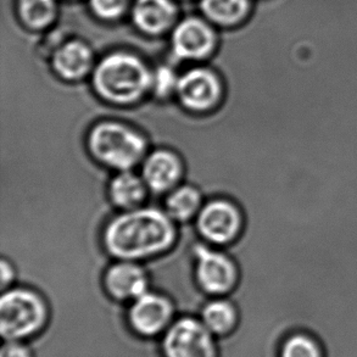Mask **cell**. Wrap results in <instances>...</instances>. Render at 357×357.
I'll return each mask as SVG.
<instances>
[{
	"label": "cell",
	"mask_w": 357,
	"mask_h": 357,
	"mask_svg": "<svg viewBox=\"0 0 357 357\" xmlns=\"http://www.w3.org/2000/svg\"><path fill=\"white\" fill-rule=\"evenodd\" d=\"M182 174L183 164L171 150H155L142 162V177L149 190L155 193H169L178 185Z\"/></svg>",
	"instance_id": "cell-10"
},
{
	"label": "cell",
	"mask_w": 357,
	"mask_h": 357,
	"mask_svg": "<svg viewBox=\"0 0 357 357\" xmlns=\"http://www.w3.org/2000/svg\"><path fill=\"white\" fill-rule=\"evenodd\" d=\"M195 278L208 294L223 295L234 288L238 270L229 256L200 245L195 249Z\"/></svg>",
	"instance_id": "cell-7"
},
{
	"label": "cell",
	"mask_w": 357,
	"mask_h": 357,
	"mask_svg": "<svg viewBox=\"0 0 357 357\" xmlns=\"http://www.w3.org/2000/svg\"><path fill=\"white\" fill-rule=\"evenodd\" d=\"M177 8L172 0H135L132 20L140 32L161 34L174 26Z\"/></svg>",
	"instance_id": "cell-14"
},
{
	"label": "cell",
	"mask_w": 357,
	"mask_h": 357,
	"mask_svg": "<svg viewBox=\"0 0 357 357\" xmlns=\"http://www.w3.org/2000/svg\"><path fill=\"white\" fill-rule=\"evenodd\" d=\"M88 149L98 162L130 171L142 164L148 155L144 135L119 121H102L88 133Z\"/></svg>",
	"instance_id": "cell-3"
},
{
	"label": "cell",
	"mask_w": 357,
	"mask_h": 357,
	"mask_svg": "<svg viewBox=\"0 0 357 357\" xmlns=\"http://www.w3.org/2000/svg\"><path fill=\"white\" fill-rule=\"evenodd\" d=\"M177 238L174 221L159 208H138L112 218L102 241L117 260L138 261L164 254Z\"/></svg>",
	"instance_id": "cell-1"
},
{
	"label": "cell",
	"mask_w": 357,
	"mask_h": 357,
	"mask_svg": "<svg viewBox=\"0 0 357 357\" xmlns=\"http://www.w3.org/2000/svg\"><path fill=\"white\" fill-rule=\"evenodd\" d=\"M283 357H319V355L317 349L309 339L295 337L285 345Z\"/></svg>",
	"instance_id": "cell-22"
},
{
	"label": "cell",
	"mask_w": 357,
	"mask_h": 357,
	"mask_svg": "<svg viewBox=\"0 0 357 357\" xmlns=\"http://www.w3.org/2000/svg\"><path fill=\"white\" fill-rule=\"evenodd\" d=\"M0 272H1V285H3V288H6L15 278L14 267L9 261L3 259L1 266H0Z\"/></svg>",
	"instance_id": "cell-24"
},
{
	"label": "cell",
	"mask_w": 357,
	"mask_h": 357,
	"mask_svg": "<svg viewBox=\"0 0 357 357\" xmlns=\"http://www.w3.org/2000/svg\"><path fill=\"white\" fill-rule=\"evenodd\" d=\"M211 331L197 319H183L169 328L165 339L167 357H215Z\"/></svg>",
	"instance_id": "cell-8"
},
{
	"label": "cell",
	"mask_w": 357,
	"mask_h": 357,
	"mask_svg": "<svg viewBox=\"0 0 357 357\" xmlns=\"http://www.w3.org/2000/svg\"><path fill=\"white\" fill-rule=\"evenodd\" d=\"M179 77L174 73L172 68L167 66L158 68L156 73H153V87L151 91L156 97L165 99L169 98L177 92Z\"/></svg>",
	"instance_id": "cell-20"
},
{
	"label": "cell",
	"mask_w": 357,
	"mask_h": 357,
	"mask_svg": "<svg viewBox=\"0 0 357 357\" xmlns=\"http://www.w3.org/2000/svg\"><path fill=\"white\" fill-rule=\"evenodd\" d=\"M47 317L43 300L32 290L14 288L0 300V331L5 339L24 338L38 331Z\"/></svg>",
	"instance_id": "cell-4"
},
{
	"label": "cell",
	"mask_w": 357,
	"mask_h": 357,
	"mask_svg": "<svg viewBox=\"0 0 357 357\" xmlns=\"http://www.w3.org/2000/svg\"><path fill=\"white\" fill-rule=\"evenodd\" d=\"M216 34L208 21L187 17L176 24L171 37L174 56L181 60H203L213 53Z\"/></svg>",
	"instance_id": "cell-9"
},
{
	"label": "cell",
	"mask_w": 357,
	"mask_h": 357,
	"mask_svg": "<svg viewBox=\"0 0 357 357\" xmlns=\"http://www.w3.org/2000/svg\"><path fill=\"white\" fill-rule=\"evenodd\" d=\"M236 319L237 314L233 305L225 300H215L204 309V324L215 333L228 332L236 324Z\"/></svg>",
	"instance_id": "cell-19"
},
{
	"label": "cell",
	"mask_w": 357,
	"mask_h": 357,
	"mask_svg": "<svg viewBox=\"0 0 357 357\" xmlns=\"http://www.w3.org/2000/svg\"><path fill=\"white\" fill-rule=\"evenodd\" d=\"M52 66L54 73L65 81L76 82L83 79L94 70L92 49L82 40H68L54 52Z\"/></svg>",
	"instance_id": "cell-12"
},
{
	"label": "cell",
	"mask_w": 357,
	"mask_h": 357,
	"mask_svg": "<svg viewBox=\"0 0 357 357\" xmlns=\"http://www.w3.org/2000/svg\"><path fill=\"white\" fill-rule=\"evenodd\" d=\"M172 317V305L162 295L146 291L135 300L130 311V324L145 335L159 333Z\"/></svg>",
	"instance_id": "cell-13"
},
{
	"label": "cell",
	"mask_w": 357,
	"mask_h": 357,
	"mask_svg": "<svg viewBox=\"0 0 357 357\" xmlns=\"http://www.w3.org/2000/svg\"><path fill=\"white\" fill-rule=\"evenodd\" d=\"M200 8L205 17L213 24L233 26L244 19L249 0H202Z\"/></svg>",
	"instance_id": "cell-17"
},
{
	"label": "cell",
	"mask_w": 357,
	"mask_h": 357,
	"mask_svg": "<svg viewBox=\"0 0 357 357\" xmlns=\"http://www.w3.org/2000/svg\"><path fill=\"white\" fill-rule=\"evenodd\" d=\"M130 0H89L93 14L102 20H116L125 14Z\"/></svg>",
	"instance_id": "cell-21"
},
{
	"label": "cell",
	"mask_w": 357,
	"mask_h": 357,
	"mask_svg": "<svg viewBox=\"0 0 357 357\" xmlns=\"http://www.w3.org/2000/svg\"><path fill=\"white\" fill-rule=\"evenodd\" d=\"M176 96L188 112H211L222 99V82L210 68H192L179 77Z\"/></svg>",
	"instance_id": "cell-5"
},
{
	"label": "cell",
	"mask_w": 357,
	"mask_h": 357,
	"mask_svg": "<svg viewBox=\"0 0 357 357\" xmlns=\"http://www.w3.org/2000/svg\"><path fill=\"white\" fill-rule=\"evenodd\" d=\"M198 231L206 241L225 245L234 241L243 227L237 205L227 199H213L203 205L197 216Z\"/></svg>",
	"instance_id": "cell-6"
},
{
	"label": "cell",
	"mask_w": 357,
	"mask_h": 357,
	"mask_svg": "<svg viewBox=\"0 0 357 357\" xmlns=\"http://www.w3.org/2000/svg\"><path fill=\"white\" fill-rule=\"evenodd\" d=\"M104 284L112 298L135 301L148 291V275L135 261L119 260L107 268Z\"/></svg>",
	"instance_id": "cell-11"
},
{
	"label": "cell",
	"mask_w": 357,
	"mask_h": 357,
	"mask_svg": "<svg viewBox=\"0 0 357 357\" xmlns=\"http://www.w3.org/2000/svg\"><path fill=\"white\" fill-rule=\"evenodd\" d=\"M56 0H17V14L21 22L31 29H43L56 16Z\"/></svg>",
	"instance_id": "cell-18"
},
{
	"label": "cell",
	"mask_w": 357,
	"mask_h": 357,
	"mask_svg": "<svg viewBox=\"0 0 357 357\" xmlns=\"http://www.w3.org/2000/svg\"><path fill=\"white\" fill-rule=\"evenodd\" d=\"M149 188L142 177L130 171H119L109 184V197L112 204L122 211L142 208Z\"/></svg>",
	"instance_id": "cell-15"
},
{
	"label": "cell",
	"mask_w": 357,
	"mask_h": 357,
	"mask_svg": "<svg viewBox=\"0 0 357 357\" xmlns=\"http://www.w3.org/2000/svg\"><path fill=\"white\" fill-rule=\"evenodd\" d=\"M92 86L98 97L114 105H132L151 91L153 73L137 55L115 52L94 66Z\"/></svg>",
	"instance_id": "cell-2"
},
{
	"label": "cell",
	"mask_w": 357,
	"mask_h": 357,
	"mask_svg": "<svg viewBox=\"0 0 357 357\" xmlns=\"http://www.w3.org/2000/svg\"><path fill=\"white\" fill-rule=\"evenodd\" d=\"M0 357H29V354L19 344L10 343L3 348Z\"/></svg>",
	"instance_id": "cell-23"
},
{
	"label": "cell",
	"mask_w": 357,
	"mask_h": 357,
	"mask_svg": "<svg viewBox=\"0 0 357 357\" xmlns=\"http://www.w3.org/2000/svg\"><path fill=\"white\" fill-rule=\"evenodd\" d=\"M203 197L193 185H177L165 200V211L174 221L184 222L197 218L203 208Z\"/></svg>",
	"instance_id": "cell-16"
}]
</instances>
